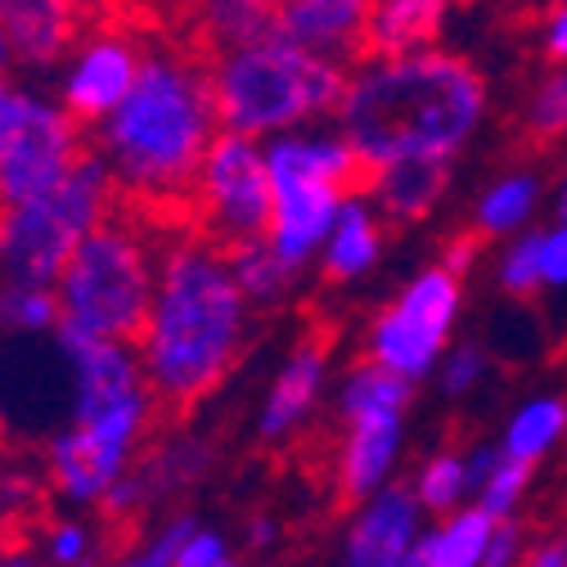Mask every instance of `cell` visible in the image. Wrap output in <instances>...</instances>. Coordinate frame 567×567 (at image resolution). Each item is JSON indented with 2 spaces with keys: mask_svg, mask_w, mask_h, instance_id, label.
I'll use <instances>...</instances> for the list:
<instances>
[{
  "mask_svg": "<svg viewBox=\"0 0 567 567\" xmlns=\"http://www.w3.org/2000/svg\"><path fill=\"white\" fill-rule=\"evenodd\" d=\"M122 460H126V446L86 429L78 423L73 433H63L54 446H50V477L63 495L73 501H91V495H104L117 473H122Z\"/></svg>",
  "mask_w": 567,
  "mask_h": 567,
  "instance_id": "cell-15",
  "label": "cell"
},
{
  "mask_svg": "<svg viewBox=\"0 0 567 567\" xmlns=\"http://www.w3.org/2000/svg\"><path fill=\"white\" fill-rule=\"evenodd\" d=\"M212 563H221V540L217 536H185V545L176 549V567H212Z\"/></svg>",
  "mask_w": 567,
  "mask_h": 567,
  "instance_id": "cell-29",
  "label": "cell"
},
{
  "mask_svg": "<svg viewBox=\"0 0 567 567\" xmlns=\"http://www.w3.org/2000/svg\"><path fill=\"white\" fill-rule=\"evenodd\" d=\"M212 567H230V563H212Z\"/></svg>",
  "mask_w": 567,
  "mask_h": 567,
  "instance_id": "cell-42",
  "label": "cell"
},
{
  "mask_svg": "<svg viewBox=\"0 0 567 567\" xmlns=\"http://www.w3.org/2000/svg\"><path fill=\"white\" fill-rule=\"evenodd\" d=\"M374 257H379V226L357 198H347L338 207V221H333V235H329L324 275L329 279H351V275H361Z\"/></svg>",
  "mask_w": 567,
  "mask_h": 567,
  "instance_id": "cell-19",
  "label": "cell"
},
{
  "mask_svg": "<svg viewBox=\"0 0 567 567\" xmlns=\"http://www.w3.org/2000/svg\"><path fill=\"white\" fill-rule=\"evenodd\" d=\"M527 473H532V460H514V455L509 460H495L491 477L482 482V509L501 518L518 501V491L527 486Z\"/></svg>",
  "mask_w": 567,
  "mask_h": 567,
  "instance_id": "cell-25",
  "label": "cell"
},
{
  "mask_svg": "<svg viewBox=\"0 0 567 567\" xmlns=\"http://www.w3.org/2000/svg\"><path fill=\"white\" fill-rule=\"evenodd\" d=\"M324 351H329V338L316 333V338H302L289 370L279 374L270 401H266V414H261V433L266 437H284L289 429H298V419L311 410L316 392H320V374H324Z\"/></svg>",
  "mask_w": 567,
  "mask_h": 567,
  "instance_id": "cell-17",
  "label": "cell"
},
{
  "mask_svg": "<svg viewBox=\"0 0 567 567\" xmlns=\"http://www.w3.org/2000/svg\"><path fill=\"white\" fill-rule=\"evenodd\" d=\"M185 536H189V523H176L145 558H135V563H126V567H176V549L185 545Z\"/></svg>",
  "mask_w": 567,
  "mask_h": 567,
  "instance_id": "cell-31",
  "label": "cell"
},
{
  "mask_svg": "<svg viewBox=\"0 0 567 567\" xmlns=\"http://www.w3.org/2000/svg\"><path fill=\"white\" fill-rule=\"evenodd\" d=\"M563 217H567V189H563Z\"/></svg>",
  "mask_w": 567,
  "mask_h": 567,
  "instance_id": "cell-41",
  "label": "cell"
},
{
  "mask_svg": "<svg viewBox=\"0 0 567 567\" xmlns=\"http://www.w3.org/2000/svg\"><path fill=\"white\" fill-rule=\"evenodd\" d=\"M140 59H145V32L117 28V23H95L78 41V50L68 54L63 109L91 131L126 100V91L135 86V73H140Z\"/></svg>",
  "mask_w": 567,
  "mask_h": 567,
  "instance_id": "cell-10",
  "label": "cell"
},
{
  "mask_svg": "<svg viewBox=\"0 0 567 567\" xmlns=\"http://www.w3.org/2000/svg\"><path fill=\"white\" fill-rule=\"evenodd\" d=\"M347 82V63L284 37L235 45L212 59V100H217L221 131L235 135H266L338 113Z\"/></svg>",
  "mask_w": 567,
  "mask_h": 567,
  "instance_id": "cell-4",
  "label": "cell"
},
{
  "mask_svg": "<svg viewBox=\"0 0 567 567\" xmlns=\"http://www.w3.org/2000/svg\"><path fill=\"white\" fill-rule=\"evenodd\" d=\"M460 491H464V464L455 455H437L429 468H423V477H419L423 505H433V509H446Z\"/></svg>",
  "mask_w": 567,
  "mask_h": 567,
  "instance_id": "cell-26",
  "label": "cell"
},
{
  "mask_svg": "<svg viewBox=\"0 0 567 567\" xmlns=\"http://www.w3.org/2000/svg\"><path fill=\"white\" fill-rule=\"evenodd\" d=\"M527 567H567V545H549V549H540Z\"/></svg>",
  "mask_w": 567,
  "mask_h": 567,
  "instance_id": "cell-36",
  "label": "cell"
},
{
  "mask_svg": "<svg viewBox=\"0 0 567 567\" xmlns=\"http://www.w3.org/2000/svg\"><path fill=\"white\" fill-rule=\"evenodd\" d=\"M117 203V181L95 145L78 158L59 185L0 212V275L19 284H59L78 244L109 217Z\"/></svg>",
  "mask_w": 567,
  "mask_h": 567,
  "instance_id": "cell-6",
  "label": "cell"
},
{
  "mask_svg": "<svg viewBox=\"0 0 567 567\" xmlns=\"http://www.w3.org/2000/svg\"><path fill=\"white\" fill-rule=\"evenodd\" d=\"M91 6H95V10L104 14V6H117V0H91Z\"/></svg>",
  "mask_w": 567,
  "mask_h": 567,
  "instance_id": "cell-38",
  "label": "cell"
},
{
  "mask_svg": "<svg viewBox=\"0 0 567 567\" xmlns=\"http://www.w3.org/2000/svg\"><path fill=\"white\" fill-rule=\"evenodd\" d=\"M244 302L248 298L221 248L198 235H167L150 329L140 342V365L158 419L189 414L230 374L244 333Z\"/></svg>",
  "mask_w": 567,
  "mask_h": 567,
  "instance_id": "cell-2",
  "label": "cell"
},
{
  "mask_svg": "<svg viewBox=\"0 0 567 567\" xmlns=\"http://www.w3.org/2000/svg\"><path fill=\"white\" fill-rule=\"evenodd\" d=\"M451 10V0H374L370 23L361 37V63L379 59H401L414 50H429L442 37V19Z\"/></svg>",
  "mask_w": 567,
  "mask_h": 567,
  "instance_id": "cell-14",
  "label": "cell"
},
{
  "mask_svg": "<svg viewBox=\"0 0 567 567\" xmlns=\"http://www.w3.org/2000/svg\"><path fill=\"white\" fill-rule=\"evenodd\" d=\"M545 50H549V59L567 63V0L549 14V23H545Z\"/></svg>",
  "mask_w": 567,
  "mask_h": 567,
  "instance_id": "cell-32",
  "label": "cell"
},
{
  "mask_svg": "<svg viewBox=\"0 0 567 567\" xmlns=\"http://www.w3.org/2000/svg\"><path fill=\"white\" fill-rule=\"evenodd\" d=\"M14 100H19V91L6 82V68H0V154H6V140L14 126Z\"/></svg>",
  "mask_w": 567,
  "mask_h": 567,
  "instance_id": "cell-35",
  "label": "cell"
},
{
  "mask_svg": "<svg viewBox=\"0 0 567 567\" xmlns=\"http://www.w3.org/2000/svg\"><path fill=\"white\" fill-rule=\"evenodd\" d=\"M374 0H284L275 37L298 41L307 50H320L338 63L357 68L361 59V37L370 23Z\"/></svg>",
  "mask_w": 567,
  "mask_h": 567,
  "instance_id": "cell-13",
  "label": "cell"
},
{
  "mask_svg": "<svg viewBox=\"0 0 567 567\" xmlns=\"http://www.w3.org/2000/svg\"><path fill=\"white\" fill-rule=\"evenodd\" d=\"M91 131L117 181V203L163 235H194V181L221 131L207 54L172 28L163 37L145 32L135 86Z\"/></svg>",
  "mask_w": 567,
  "mask_h": 567,
  "instance_id": "cell-1",
  "label": "cell"
},
{
  "mask_svg": "<svg viewBox=\"0 0 567 567\" xmlns=\"http://www.w3.org/2000/svg\"><path fill=\"white\" fill-rule=\"evenodd\" d=\"M514 549H518V532L509 523H495L486 536V549H482V567H509Z\"/></svg>",
  "mask_w": 567,
  "mask_h": 567,
  "instance_id": "cell-30",
  "label": "cell"
},
{
  "mask_svg": "<svg viewBox=\"0 0 567 567\" xmlns=\"http://www.w3.org/2000/svg\"><path fill=\"white\" fill-rule=\"evenodd\" d=\"M446 181H451V158H392V163H383L374 194L388 217L405 226V221L429 217Z\"/></svg>",
  "mask_w": 567,
  "mask_h": 567,
  "instance_id": "cell-18",
  "label": "cell"
},
{
  "mask_svg": "<svg viewBox=\"0 0 567 567\" xmlns=\"http://www.w3.org/2000/svg\"><path fill=\"white\" fill-rule=\"evenodd\" d=\"M10 567H32V563H23V558H14V563H10Z\"/></svg>",
  "mask_w": 567,
  "mask_h": 567,
  "instance_id": "cell-40",
  "label": "cell"
},
{
  "mask_svg": "<svg viewBox=\"0 0 567 567\" xmlns=\"http://www.w3.org/2000/svg\"><path fill=\"white\" fill-rule=\"evenodd\" d=\"M523 135H527L532 150L554 145V140L567 135V68H563V73H554V78L536 91V100H532V109H527Z\"/></svg>",
  "mask_w": 567,
  "mask_h": 567,
  "instance_id": "cell-22",
  "label": "cell"
},
{
  "mask_svg": "<svg viewBox=\"0 0 567 567\" xmlns=\"http://www.w3.org/2000/svg\"><path fill=\"white\" fill-rule=\"evenodd\" d=\"M486 109L482 73L442 50L361 63L338 104L342 135L379 167L392 158H451Z\"/></svg>",
  "mask_w": 567,
  "mask_h": 567,
  "instance_id": "cell-3",
  "label": "cell"
},
{
  "mask_svg": "<svg viewBox=\"0 0 567 567\" xmlns=\"http://www.w3.org/2000/svg\"><path fill=\"white\" fill-rule=\"evenodd\" d=\"M194 235L212 248L270 239V172L252 135L217 131L194 181Z\"/></svg>",
  "mask_w": 567,
  "mask_h": 567,
  "instance_id": "cell-7",
  "label": "cell"
},
{
  "mask_svg": "<svg viewBox=\"0 0 567 567\" xmlns=\"http://www.w3.org/2000/svg\"><path fill=\"white\" fill-rule=\"evenodd\" d=\"M342 414L351 419V437L338 460V495L342 505H357L365 491L379 486V477L392 464L396 433H401V405L388 401H342Z\"/></svg>",
  "mask_w": 567,
  "mask_h": 567,
  "instance_id": "cell-12",
  "label": "cell"
},
{
  "mask_svg": "<svg viewBox=\"0 0 567 567\" xmlns=\"http://www.w3.org/2000/svg\"><path fill=\"white\" fill-rule=\"evenodd\" d=\"M540 279L567 284V226L540 239Z\"/></svg>",
  "mask_w": 567,
  "mask_h": 567,
  "instance_id": "cell-28",
  "label": "cell"
},
{
  "mask_svg": "<svg viewBox=\"0 0 567 567\" xmlns=\"http://www.w3.org/2000/svg\"><path fill=\"white\" fill-rule=\"evenodd\" d=\"M154 284L158 270L150 261L145 221L113 203V212L78 244L59 275V320L140 347L154 311Z\"/></svg>",
  "mask_w": 567,
  "mask_h": 567,
  "instance_id": "cell-5",
  "label": "cell"
},
{
  "mask_svg": "<svg viewBox=\"0 0 567 567\" xmlns=\"http://www.w3.org/2000/svg\"><path fill=\"white\" fill-rule=\"evenodd\" d=\"M91 150L86 126L63 104H50L32 91H19L14 100V126L0 154V212H10L50 185H59L78 158Z\"/></svg>",
  "mask_w": 567,
  "mask_h": 567,
  "instance_id": "cell-8",
  "label": "cell"
},
{
  "mask_svg": "<svg viewBox=\"0 0 567 567\" xmlns=\"http://www.w3.org/2000/svg\"><path fill=\"white\" fill-rule=\"evenodd\" d=\"M100 23L91 0H0V37L19 68H54Z\"/></svg>",
  "mask_w": 567,
  "mask_h": 567,
  "instance_id": "cell-11",
  "label": "cell"
},
{
  "mask_svg": "<svg viewBox=\"0 0 567 567\" xmlns=\"http://www.w3.org/2000/svg\"><path fill=\"white\" fill-rule=\"evenodd\" d=\"M460 275L455 270H429L419 275L410 289L401 293V302L379 320L374 329V347L370 357L405 379H419L423 370L433 365V357L446 342V329H451V316H455V302H460Z\"/></svg>",
  "mask_w": 567,
  "mask_h": 567,
  "instance_id": "cell-9",
  "label": "cell"
},
{
  "mask_svg": "<svg viewBox=\"0 0 567 567\" xmlns=\"http://www.w3.org/2000/svg\"><path fill=\"white\" fill-rule=\"evenodd\" d=\"M532 203H536V181H527V176H509V181H501V185H495V189L482 198L477 230H482V235H495V230L518 226L527 212H532Z\"/></svg>",
  "mask_w": 567,
  "mask_h": 567,
  "instance_id": "cell-24",
  "label": "cell"
},
{
  "mask_svg": "<svg viewBox=\"0 0 567 567\" xmlns=\"http://www.w3.org/2000/svg\"><path fill=\"white\" fill-rule=\"evenodd\" d=\"M540 239L545 235H527V239H518L509 248V257H505V289L532 293L540 284Z\"/></svg>",
  "mask_w": 567,
  "mask_h": 567,
  "instance_id": "cell-27",
  "label": "cell"
},
{
  "mask_svg": "<svg viewBox=\"0 0 567 567\" xmlns=\"http://www.w3.org/2000/svg\"><path fill=\"white\" fill-rule=\"evenodd\" d=\"M419 505L410 491H388L351 532V567H401L414 549Z\"/></svg>",
  "mask_w": 567,
  "mask_h": 567,
  "instance_id": "cell-16",
  "label": "cell"
},
{
  "mask_svg": "<svg viewBox=\"0 0 567 567\" xmlns=\"http://www.w3.org/2000/svg\"><path fill=\"white\" fill-rule=\"evenodd\" d=\"M82 554H86L82 527H59V532H54V558H59V563H82Z\"/></svg>",
  "mask_w": 567,
  "mask_h": 567,
  "instance_id": "cell-34",
  "label": "cell"
},
{
  "mask_svg": "<svg viewBox=\"0 0 567 567\" xmlns=\"http://www.w3.org/2000/svg\"><path fill=\"white\" fill-rule=\"evenodd\" d=\"M563 423H567V410L558 401H536L527 405L518 419H514V429H509V455L514 460H536L558 433H563Z\"/></svg>",
  "mask_w": 567,
  "mask_h": 567,
  "instance_id": "cell-23",
  "label": "cell"
},
{
  "mask_svg": "<svg viewBox=\"0 0 567 567\" xmlns=\"http://www.w3.org/2000/svg\"><path fill=\"white\" fill-rule=\"evenodd\" d=\"M0 68H10V45H6V37H0Z\"/></svg>",
  "mask_w": 567,
  "mask_h": 567,
  "instance_id": "cell-37",
  "label": "cell"
},
{
  "mask_svg": "<svg viewBox=\"0 0 567 567\" xmlns=\"http://www.w3.org/2000/svg\"><path fill=\"white\" fill-rule=\"evenodd\" d=\"M226 257H230V270H235V279H239L244 298H248V302H261V307L279 302L284 293H289L293 275H298V266H293V261H284V257L275 252L270 239L239 244V248H230Z\"/></svg>",
  "mask_w": 567,
  "mask_h": 567,
  "instance_id": "cell-20",
  "label": "cell"
},
{
  "mask_svg": "<svg viewBox=\"0 0 567 567\" xmlns=\"http://www.w3.org/2000/svg\"><path fill=\"white\" fill-rule=\"evenodd\" d=\"M0 446H6V414H0Z\"/></svg>",
  "mask_w": 567,
  "mask_h": 567,
  "instance_id": "cell-39",
  "label": "cell"
},
{
  "mask_svg": "<svg viewBox=\"0 0 567 567\" xmlns=\"http://www.w3.org/2000/svg\"><path fill=\"white\" fill-rule=\"evenodd\" d=\"M0 324H10V329L59 324V293L41 289V284L6 279V284H0Z\"/></svg>",
  "mask_w": 567,
  "mask_h": 567,
  "instance_id": "cell-21",
  "label": "cell"
},
{
  "mask_svg": "<svg viewBox=\"0 0 567 567\" xmlns=\"http://www.w3.org/2000/svg\"><path fill=\"white\" fill-rule=\"evenodd\" d=\"M477 374H482V357H477V351H460V357L451 361V370H446V388L460 392V388H468Z\"/></svg>",
  "mask_w": 567,
  "mask_h": 567,
  "instance_id": "cell-33",
  "label": "cell"
}]
</instances>
